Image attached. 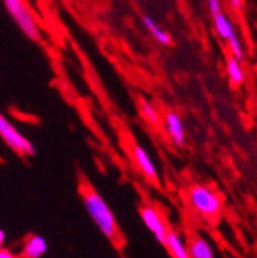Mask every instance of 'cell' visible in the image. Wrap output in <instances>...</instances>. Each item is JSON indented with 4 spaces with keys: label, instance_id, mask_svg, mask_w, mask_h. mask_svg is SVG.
Instances as JSON below:
<instances>
[{
    "label": "cell",
    "instance_id": "obj_17",
    "mask_svg": "<svg viewBox=\"0 0 257 258\" xmlns=\"http://www.w3.org/2000/svg\"><path fill=\"white\" fill-rule=\"evenodd\" d=\"M5 241H7V234L4 229H0V250L5 247Z\"/></svg>",
    "mask_w": 257,
    "mask_h": 258
},
{
    "label": "cell",
    "instance_id": "obj_16",
    "mask_svg": "<svg viewBox=\"0 0 257 258\" xmlns=\"http://www.w3.org/2000/svg\"><path fill=\"white\" fill-rule=\"evenodd\" d=\"M228 2H230L231 8L234 11H242V8H243V0H228Z\"/></svg>",
    "mask_w": 257,
    "mask_h": 258
},
{
    "label": "cell",
    "instance_id": "obj_9",
    "mask_svg": "<svg viewBox=\"0 0 257 258\" xmlns=\"http://www.w3.org/2000/svg\"><path fill=\"white\" fill-rule=\"evenodd\" d=\"M164 246L167 247L171 258H189L188 243L183 240V237L177 231H173V229L168 231V235H167Z\"/></svg>",
    "mask_w": 257,
    "mask_h": 258
},
{
    "label": "cell",
    "instance_id": "obj_14",
    "mask_svg": "<svg viewBox=\"0 0 257 258\" xmlns=\"http://www.w3.org/2000/svg\"><path fill=\"white\" fill-rule=\"evenodd\" d=\"M227 73H228L230 82L234 86H240L245 82V74H243V70H242L240 60H237L233 55L228 57V60H227Z\"/></svg>",
    "mask_w": 257,
    "mask_h": 258
},
{
    "label": "cell",
    "instance_id": "obj_8",
    "mask_svg": "<svg viewBox=\"0 0 257 258\" xmlns=\"http://www.w3.org/2000/svg\"><path fill=\"white\" fill-rule=\"evenodd\" d=\"M48 252V241L37 234H31L22 247V258H42Z\"/></svg>",
    "mask_w": 257,
    "mask_h": 258
},
{
    "label": "cell",
    "instance_id": "obj_11",
    "mask_svg": "<svg viewBox=\"0 0 257 258\" xmlns=\"http://www.w3.org/2000/svg\"><path fill=\"white\" fill-rule=\"evenodd\" d=\"M188 249H189V258H216L213 246L200 235H194L189 240Z\"/></svg>",
    "mask_w": 257,
    "mask_h": 258
},
{
    "label": "cell",
    "instance_id": "obj_2",
    "mask_svg": "<svg viewBox=\"0 0 257 258\" xmlns=\"http://www.w3.org/2000/svg\"><path fill=\"white\" fill-rule=\"evenodd\" d=\"M4 5L19 29L31 42H42L40 25L25 0H4Z\"/></svg>",
    "mask_w": 257,
    "mask_h": 258
},
{
    "label": "cell",
    "instance_id": "obj_13",
    "mask_svg": "<svg viewBox=\"0 0 257 258\" xmlns=\"http://www.w3.org/2000/svg\"><path fill=\"white\" fill-rule=\"evenodd\" d=\"M139 109H140V114L142 117L145 118V121L152 126V127H160L162 124V118H160V112L159 109L146 99H140L139 100Z\"/></svg>",
    "mask_w": 257,
    "mask_h": 258
},
{
    "label": "cell",
    "instance_id": "obj_4",
    "mask_svg": "<svg viewBox=\"0 0 257 258\" xmlns=\"http://www.w3.org/2000/svg\"><path fill=\"white\" fill-rule=\"evenodd\" d=\"M0 139L13 152H16L20 157L36 155V148L31 143V140L26 136H23L13 124V121L8 120L2 112H0Z\"/></svg>",
    "mask_w": 257,
    "mask_h": 258
},
{
    "label": "cell",
    "instance_id": "obj_12",
    "mask_svg": "<svg viewBox=\"0 0 257 258\" xmlns=\"http://www.w3.org/2000/svg\"><path fill=\"white\" fill-rule=\"evenodd\" d=\"M213 19H214V28H216V31H217V34H219L220 39H223L225 42H228L231 37L237 36V32H236L233 23L230 22V19L227 16L223 14V11L216 14V16H213Z\"/></svg>",
    "mask_w": 257,
    "mask_h": 258
},
{
    "label": "cell",
    "instance_id": "obj_6",
    "mask_svg": "<svg viewBox=\"0 0 257 258\" xmlns=\"http://www.w3.org/2000/svg\"><path fill=\"white\" fill-rule=\"evenodd\" d=\"M133 158H134V163L136 166L139 168V171L142 172V175L149 180V181H154L157 183L159 180V172H157V168L154 165V161L151 158V155L148 154V151L140 146V145H134L133 146Z\"/></svg>",
    "mask_w": 257,
    "mask_h": 258
},
{
    "label": "cell",
    "instance_id": "obj_15",
    "mask_svg": "<svg viewBox=\"0 0 257 258\" xmlns=\"http://www.w3.org/2000/svg\"><path fill=\"white\" fill-rule=\"evenodd\" d=\"M207 4H208V8H210L213 16L222 13V2L220 0H207Z\"/></svg>",
    "mask_w": 257,
    "mask_h": 258
},
{
    "label": "cell",
    "instance_id": "obj_10",
    "mask_svg": "<svg viewBox=\"0 0 257 258\" xmlns=\"http://www.w3.org/2000/svg\"><path fill=\"white\" fill-rule=\"evenodd\" d=\"M142 23H143V26L148 29L149 34L152 36V39H154L156 42H159L160 45L170 46V45L173 43L171 36L168 34V32H167L164 28H160V26H159V23H157L151 16L143 14V16H142Z\"/></svg>",
    "mask_w": 257,
    "mask_h": 258
},
{
    "label": "cell",
    "instance_id": "obj_7",
    "mask_svg": "<svg viewBox=\"0 0 257 258\" xmlns=\"http://www.w3.org/2000/svg\"><path fill=\"white\" fill-rule=\"evenodd\" d=\"M164 126L168 137L176 146H183L185 145V124L180 115L174 111H168L164 117Z\"/></svg>",
    "mask_w": 257,
    "mask_h": 258
},
{
    "label": "cell",
    "instance_id": "obj_5",
    "mask_svg": "<svg viewBox=\"0 0 257 258\" xmlns=\"http://www.w3.org/2000/svg\"><path fill=\"white\" fill-rule=\"evenodd\" d=\"M140 218L143 221V224L146 226V229L154 235V238L160 243V244H165L167 235H168V226L156 208L145 205L140 208Z\"/></svg>",
    "mask_w": 257,
    "mask_h": 258
},
{
    "label": "cell",
    "instance_id": "obj_18",
    "mask_svg": "<svg viewBox=\"0 0 257 258\" xmlns=\"http://www.w3.org/2000/svg\"><path fill=\"white\" fill-rule=\"evenodd\" d=\"M0 258H17V256L14 253H11L10 250L2 249V250H0Z\"/></svg>",
    "mask_w": 257,
    "mask_h": 258
},
{
    "label": "cell",
    "instance_id": "obj_1",
    "mask_svg": "<svg viewBox=\"0 0 257 258\" xmlns=\"http://www.w3.org/2000/svg\"><path fill=\"white\" fill-rule=\"evenodd\" d=\"M80 190H82V202H83L85 211L92 220V223L95 224V228L100 231V234L107 240L119 244L122 241V235L119 231L116 215L108 206V203L104 200L100 194L97 190H94L91 184L88 183L82 184Z\"/></svg>",
    "mask_w": 257,
    "mask_h": 258
},
{
    "label": "cell",
    "instance_id": "obj_3",
    "mask_svg": "<svg viewBox=\"0 0 257 258\" xmlns=\"http://www.w3.org/2000/svg\"><path fill=\"white\" fill-rule=\"evenodd\" d=\"M188 202L191 208L205 218H214L220 214L222 202L217 194L203 184H194L188 190Z\"/></svg>",
    "mask_w": 257,
    "mask_h": 258
}]
</instances>
